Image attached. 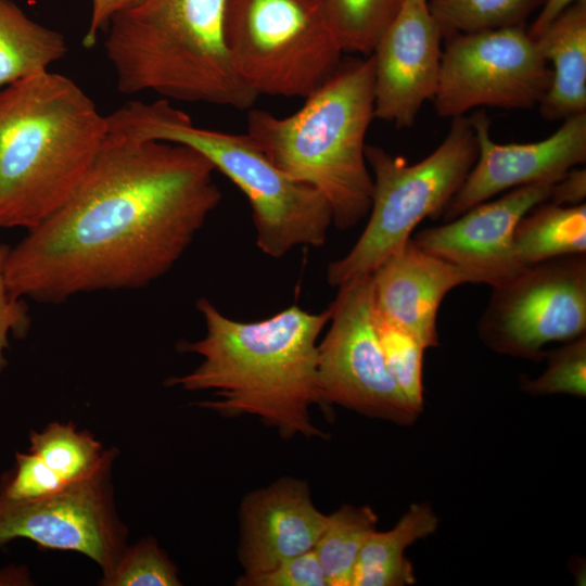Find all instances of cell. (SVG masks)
Returning a JSON list of instances; mask_svg holds the SVG:
<instances>
[{
    "label": "cell",
    "instance_id": "277c9868",
    "mask_svg": "<svg viewBox=\"0 0 586 586\" xmlns=\"http://www.w3.org/2000/svg\"><path fill=\"white\" fill-rule=\"evenodd\" d=\"M373 81L370 54L340 66L289 116L247 114L246 135L278 168L324 198L340 230L358 225L371 207L365 138L374 118Z\"/></svg>",
    "mask_w": 586,
    "mask_h": 586
},
{
    "label": "cell",
    "instance_id": "9c48e42d",
    "mask_svg": "<svg viewBox=\"0 0 586 586\" xmlns=\"http://www.w3.org/2000/svg\"><path fill=\"white\" fill-rule=\"evenodd\" d=\"M492 288L477 334L494 352L540 361L548 343L585 334L586 254L524 266Z\"/></svg>",
    "mask_w": 586,
    "mask_h": 586
},
{
    "label": "cell",
    "instance_id": "52a82bcc",
    "mask_svg": "<svg viewBox=\"0 0 586 586\" xmlns=\"http://www.w3.org/2000/svg\"><path fill=\"white\" fill-rule=\"evenodd\" d=\"M365 153L373 179L369 219L349 252L327 268L335 288L372 273L424 218L442 216L476 161L477 141L471 118L459 116L442 143L416 164L374 145H366Z\"/></svg>",
    "mask_w": 586,
    "mask_h": 586
},
{
    "label": "cell",
    "instance_id": "f1b7e54d",
    "mask_svg": "<svg viewBox=\"0 0 586 586\" xmlns=\"http://www.w3.org/2000/svg\"><path fill=\"white\" fill-rule=\"evenodd\" d=\"M71 484L35 454L17 451L13 470L2 477L0 496L11 500H36L53 495Z\"/></svg>",
    "mask_w": 586,
    "mask_h": 586
},
{
    "label": "cell",
    "instance_id": "d6a6232c",
    "mask_svg": "<svg viewBox=\"0 0 586 586\" xmlns=\"http://www.w3.org/2000/svg\"><path fill=\"white\" fill-rule=\"evenodd\" d=\"M585 196L586 170L573 168L555 183L549 201L560 205H576L584 203Z\"/></svg>",
    "mask_w": 586,
    "mask_h": 586
},
{
    "label": "cell",
    "instance_id": "ba28073f",
    "mask_svg": "<svg viewBox=\"0 0 586 586\" xmlns=\"http://www.w3.org/2000/svg\"><path fill=\"white\" fill-rule=\"evenodd\" d=\"M226 41L234 72L258 97L307 98L343 53L321 0H229Z\"/></svg>",
    "mask_w": 586,
    "mask_h": 586
},
{
    "label": "cell",
    "instance_id": "7a4b0ae2",
    "mask_svg": "<svg viewBox=\"0 0 586 586\" xmlns=\"http://www.w3.org/2000/svg\"><path fill=\"white\" fill-rule=\"evenodd\" d=\"M205 335L180 344L202 357L191 372L166 381L183 391H214L196 406L224 418L257 417L290 440L296 435L327 438L311 421L310 408L323 403L317 374L318 339L331 308L309 313L292 305L258 321H238L209 300L196 301Z\"/></svg>",
    "mask_w": 586,
    "mask_h": 586
},
{
    "label": "cell",
    "instance_id": "6da1fadb",
    "mask_svg": "<svg viewBox=\"0 0 586 586\" xmlns=\"http://www.w3.org/2000/svg\"><path fill=\"white\" fill-rule=\"evenodd\" d=\"M214 171L189 146L107 130L72 196L10 247L11 293L59 303L148 286L178 263L221 201Z\"/></svg>",
    "mask_w": 586,
    "mask_h": 586
},
{
    "label": "cell",
    "instance_id": "4316f807",
    "mask_svg": "<svg viewBox=\"0 0 586 586\" xmlns=\"http://www.w3.org/2000/svg\"><path fill=\"white\" fill-rule=\"evenodd\" d=\"M102 586H179L178 570L154 537L127 546Z\"/></svg>",
    "mask_w": 586,
    "mask_h": 586
},
{
    "label": "cell",
    "instance_id": "484cf974",
    "mask_svg": "<svg viewBox=\"0 0 586 586\" xmlns=\"http://www.w3.org/2000/svg\"><path fill=\"white\" fill-rule=\"evenodd\" d=\"M373 321L388 373L409 404L421 412L425 348L415 336L377 314L374 309Z\"/></svg>",
    "mask_w": 586,
    "mask_h": 586
},
{
    "label": "cell",
    "instance_id": "3957f363",
    "mask_svg": "<svg viewBox=\"0 0 586 586\" xmlns=\"http://www.w3.org/2000/svg\"><path fill=\"white\" fill-rule=\"evenodd\" d=\"M106 116L71 78L48 71L0 89V228H34L91 168Z\"/></svg>",
    "mask_w": 586,
    "mask_h": 586
},
{
    "label": "cell",
    "instance_id": "83f0119b",
    "mask_svg": "<svg viewBox=\"0 0 586 586\" xmlns=\"http://www.w3.org/2000/svg\"><path fill=\"white\" fill-rule=\"evenodd\" d=\"M547 369L537 379L521 380L523 391L536 395H586V335L547 353Z\"/></svg>",
    "mask_w": 586,
    "mask_h": 586
},
{
    "label": "cell",
    "instance_id": "d4e9b609",
    "mask_svg": "<svg viewBox=\"0 0 586 586\" xmlns=\"http://www.w3.org/2000/svg\"><path fill=\"white\" fill-rule=\"evenodd\" d=\"M546 0H430L429 10L443 39L457 33H474L524 26Z\"/></svg>",
    "mask_w": 586,
    "mask_h": 586
},
{
    "label": "cell",
    "instance_id": "836d02e7",
    "mask_svg": "<svg viewBox=\"0 0 586 586\" xmlns=\"http://www.w3.org/2000/svg\"><path fill=\"white\" fill-rule=\"evenodd\" d=\"M576 2H586V0H546L527 30L530 36L532 38L539 36L559 14Z\"/></svg>",
    "mask_w": 586,
    "mask_h": 586
},
{
    "label": "cell",
    "instance_id": "30bf717a",
    "mask_svg": "<svg viewBox=\"0 0 586 586\" xmlns=\"http://www.w3.org/2000/svg\"><path fill=\"white\" fill-rule=\"evenodd\" d=\"M433 102L442 117L480 106L532 109L551 82V69L524 26L457 33L444 38Z\"/></svg>",
    "mask_w": 586,
    "mask_h": 586
},
{
    "label": "cell",
    "instance_id": "5bb4252c",
    "mask_svg": "<svg viewBox=\"0 0 586 586\" xmlns=\"http://www.w3.org/2000/svg\"><path fill=\"white\" fill-rule=\"evenodd\" d=\"M553 186L534 183L511 189L411 239L421 250L459 267L471 283L495 286L522 268L513 251L514 229L527 212L550 200Z\"/></svg>",
    "mask_w": 586,
    "mask_h": 586
},
{
    "label": "cell",
    "instance_id": "5b68a950",
    "mask_svg": "<svg viewBox=\"0 0 586 586\" xmlns=\"http://www.w3.org/2000/svg\"><path fill=\"white\" fill-rule=\"evenodd\" d=\"M229 0H142L112 16L104 50L120 93L250 110L226 41Z\"/></svg>",
    "mask_w": 586,
    "mask_h": 586
},
{
    "label": "cell",
    "instance_id": "ffe728a7",
    "mask_svg": "<svg viewBox=\"0 0 586 586\" xmlns=\"http://www.w3.org/2000/svg\"><path fill=\"white\" fill-rule=\"evenodd\" d=\"M513 251L524 267L559 256L586 254V205L550 201L527 212L513 232Z\"/></svg>",
    "mask_w": 586,
    "mask_h": 586
},
{
    "label": "cell",
    "instance_id": "1f68e13d",
    "mask_svg": "<svg viewBox=\"0 0 586 586\" xmlns=\"http://www.w3.org/2000/svg\"><path fill=\"white\" fill-rule=\"evenodd\" d=\"M141 1L142 0H98V2L91 7L89 26L82 37L84 47L93 48L97 43L99 33L106 28L112 16L139 4Z\"/></svg>",
    "mask_w": 586,
    "mask_h": 586
},
{
    "label": "cell",
    "instance_id": "d6986e66",
    "mask_svg": "<svg viewBox=\"0 0 586 586\" xmlns=\"http://www.w3.org/2000/svg\"><path fill=\"white\" fill-rule=\"evenodd\" d=\"M438 518L429 504H412L396 525L373 531L365 542L354 568L351 586H404L416 582L405 550L433 534Z\"/></svg>",
    "mask_w": 586,
    "mask_h": 586
},
{
    "label": "cell",
    "instance_id": "d590c367",
    "mask_svg": "<svg viewBox=\"0 0 586 586\" xmlns=\"http://www.w3.org/2000/svg\"><path fill=\"white\" fill-rule=\"evenodd\" d=\"M410 1H426V0H410Z\"/></svg>",
    "mask_w": 586,
    "mask_h": 586
},
{
    "label": "cell",
    "instance_id": "7402d4cb",
    "mask_svg": "<svg viewBox=\"0 0 586 586\" xmlns=\"http://www.w3.org/2000/svg\"><path fill=\"white\" fill-rule=\"evenodd\" d=\"M28 438V451L67 483L89 477L118 455L116 448L104 449L91 433L78 431L71 423H49L41 431H31Z\"/></svg>",
    "mask_w": 586,
    "mask_h": 586
},
{
    "label": "cell",
    "instance_id": "f546056e",
    "mask_svg": "<svg viewBox=\"0 0 586 586\" xmlns=\"http://www.w3.org/2000/svg\"><path fill=\"white\" fill-rule=\"evenodd\" d=\"M239 586H329L315 549L281 561L271 570L255 574H242Z\"/></svg>",
    "mask_w": 586,
    "mask_h": 586
},
{
    "label": "cell",
    "instance_id": "8fae6325",
    "mask_svg": "<svg viewBox=\"0 0 586 586\" xmlns=\"http://www.w3.org/2000/svg\"><path fill=\"white\" fill-rule=\"evenodd\" d=\"M330 304V327L318 343V383L323 403L399 425L419 411L407 400L385 366L373 321L371 273L339 288Z\"/></svg>",
    "mask_w": 586,
    "mask_h": 586
},
{
    "label": "cell",
    "instance_id": "cb8c5ba5",
    "mask_svg": "<svg viewBox=\"0 0 586 586\" xmlns=\"http://www.w3.org/2000/svg\"><path fill=\"white\" fill-rule=\"evenodd\" d=\"M405 0H321L343 52L370 55Z\"/></svg>",
    "mask_w": 586,
    "mask_h": 586
},
{
    "label": "cell",
    "instance_id": "ac0fdd59",
    "mask_svg": "<svg viewBox=\"0 0 586 586\" xmlns=\"http://www.w3.org/2000/svg\"><path fill=\"white\" fill-rule=\"evenodd\" d=\"M534 39L551 65V82L538 104L542 117L558 120L586 113V2L566 8Z\"/></svg>",
    "mask_w": 586,
    "mask_h": 586
},
{
    "label": "cell",
    "instance_id": "44dd1931",
    "mask_svg": "<svg viewBox=\"0 0 586 586\" xmlns=\"http://www.w3.org/2000/svg\"><path fill=\"white\" fill-rule=\"evenodd\" d=\"M67 53L64 36L29 18L11 0H0V89L48 71Z\"/></svg>",
    "mask_w": 586,
    "mask_h": 586
},
{
    "label": "cell",
    "instance_id": "9a60e30c",
    "mask_svg": "<svg viewBox=\"0 0 586 586\" xmlns=\"http://www.w3.org/2000/svg\"><path fill=\"white\" fill-rule=\"evenodd\" d=\"M441 29L428 1L405 0L371 53L374 60V117L410 127L440 80Z\"/></svg>",
    "mask_w": 586,
    "mask_h": 586
},
{
    "label": "cell",
    "instance_id": "2e32d148",
    "mask_svg": "<svg viewBox=\"0 0 586 586\" xmlns=\"http://www.w3.org/2000/svg\"><path fill=\"white\" fill-rule=\"evenodd\" d=\"M328 521L306 481L282 476L246 494L239 509L238 557L245 575L314 549Z\"/></svg>",
    "mask_w": 586,
    "mask_h": 586
},
{
    "label": "cell",
    "instance_id": "603a6c76",
    "mask_svg": "<svg viewBox=\"0 0 586 586\" xmlns=\"http://www.w3.org/2000/svg\"><path fill=\"white\" fill-rule=\"evenodd\" d=\"M377 522L378 517L369 506L343 505L328 515L314 549L329 586H351L360 550L377 530Z\"/></svg>",
    "mask_w": 586,
    "mask_h": 586
},
{
    "label": "cell",
    "instance_id": "8992f818",
    "mask_svg": "<svg viewBox=\"0 0 586 586\" xmlns=\"http://www.w3.org/2000/svg\"><path fill=\"white\" fill-rule=\"evenodd\" d=\"M112 132L189 146L202 154L245 195L256 244L280 258L297 246H321L333 224L324 198L278 168L249 135L200 128L169 100L131 101L106 116Z\"/></svg>",
    "mask_w": 586,
    "mask_h": 586
},
{
    "label": "cell",
    "instance_id": "7c38bea8",
    "mask_svg": "<svg viewBox=\"0 0 586 586\" xmlns=\"http://www.w3.org/2000/svg\"><path fill=\"white\" fill-rule=\"evenodd\" d=\"M110 458L95 473L36 500L0 496V546L24 538L39 547L76 551L109 574L127 545L128 530L118 517Z\"/></svg>",
    "mask_w": 586,
    "mask_h": 586
},
{
    "label": "cell",
    "instance_id": "4dcf8cb0",
    "mask_svg": "<svg viewBox=\"0 0 586 586\" xmlns=\"http://www.w3.org/2000/svg\"><path fill=\"white\" fill-rule=\"evenodd\" d=\"M10 246L0 242V373L8 367L10 336L22 339L30 329V316L24 298L13 295L5 279Z\"/></svg>",
    "mask_w": 586,
    "mask_h": 586
},
{
    "label": "cell",
    "instance_id": "4fadbf2b",
    "mask_svg": "<svg viewBox=\"0 0 586 586\" xmlns=\"http://www.w3.org/2000/svg\"><path fill=\"white\" fill-rule=\"evenodd\" d=\"M470 118L477 141V157L443 212L444 222L506 190L557 183L586 161V113L565 118L562 126L544 140L521 144L494 142L483 111Z\"/></svg>",
    "mask_w": 586,
    "mask_h": 586
},
{
    "label": "cell",
    "instance_id": "e0dca14e",
    "mask_svg": "<svg viewBox=\"0 0 586 586\" xmlns=\"http://www.w3.org/2000/svg\"><path fill=\"white\" fill-rule=\"evenodd\" d=\"M377 314L415 336L426 349L438 345L437 313L447 293L468 275L417 246L410 238L372 273Z\"/></svg>",
    "mask_w": 586,
    "mask_h": 586
},
{
    "label": "cell",
    "instance_id": "e575fe53",
    "mask_svg": "<svg viewBox=\"0 0 586 586\" xmlns=\"http://www.w3.org/2000/svg\"><path fill=\"white\" fill-rule=\"evenodd\" d=\"M97 2L98 0H91V7H93Z\"/></svg>",
    "mask_w": 586,
    "mask_h": 586
}]
</instances>
